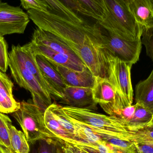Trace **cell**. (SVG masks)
Here are the masks:
<instances>
[{"label": "cell", "instance_id": "1", "mask_svg": "<svg viewBox=\"0 0 153 153\" xmlns=\"http://www.w3.org/2000/svg\"><path fill=\"white\" fill-rule=\"evenodd\" d=\"M48 12L27 10L39 28L49 31L66 43L95 77L108 80L109 58L107 35L97 23L84 20L62 2L45 0Z\"/></svg>", "mask_w": 153, "mask_h": 153}, {"label": "cell", "instance_id": "2", "mask_svg": "<svg viewBox=\"0 0 153 153\" xmlns=\"http://www.w3.org/2000/svg\"><path fill=\"white\" fill-rule=\"evenodd\" d=\"M106 16L99 24L107 31L128 40L141 37L143 27L131 13L127 0H103Z\"/></svg>", "mask_w": 153, "mask_h": 153}, {"label": "cell", "instance_id": "3", "mask_svg": "<svg viewBox=\"0 0 153 153\" xmlns=\"http://www.w3.org/2000/svg\"><path fill=\"white\" fill-rule=\"evenodd\" d=\"M65 113L69 117L89 127L126 136L132 139L135 143L141 140L138 131L128 130L120 119L115 116H107L84 109L62 107Z\"/></svg>", "mask_w": 153, "mask_h": 153}, {"label": "cell", "instance_id": "4", "mask_svg": "<svg viewBox=\"0 0 153 153\" xmlns=\"http://www.w3.org/2000/svg\"><path fill=\"white\" fill-rule=\"evenodd\" d=\"M45 112L35 105L32 100H29L20 102L19 108L12 113L29 144L43 139L59 140L46 127L44 120Z\"/></svg>", "mask_w": 153, "mask_h": 153}, {"label": "cell", "instance_id": "5", "mask_svg": "<svg viewBox=\"0 0 153 153\" xmlns=\"http://www.w3.org/2000/svg\"><path fill=\"white\" fill-rule=\"evenodd\" d=\"M9 66L13 78L22 88L31 93L32 101L42 110L52 105L51 96L44 90L13 50L9 54Z\"/></svg>", "mask_w": 153, "mask_h": 153}, {"label": "cell", "instance_id": "6", "mask_svg": "<svg viewBox=\"0 0 153 153\" xmlns=\"http://www.w3.org/2000/svg\"><path fill=\"white\" fill-rule=\"evenodd\" d=\"M79 141L101 145L110 153H137L135 144L125 136L79 124L76 128Z\"/></svg>", "mask_w": 153, "mask_h": 153}, {"label": "cell", "instance_id": "7", "mask_svg": "<svg viewBox=\"0 0 153 153\" xmlns=\"http://www.w3.org/2000/svg\"><path fill=\"white\" fill-rule=\"evenodd\" d=\"M133 65L121 61L111 55L109 58L108 80L129 105H133L134 91L131 78Z\"/></svg>", "mask_w": 153, "mask_h": 153}, {"label": "cell", "instance_id": "8", "mask_svg": "<svg viewBox=\"0 0 153 153\" xmlns=\"http://www.w3.org/2000/svg\"><path fill=\"white\" fill-rule=\"evenodd\" d=\"M29 21L28 15L21 8L0 1V36L23 34Z\"/></svg>", "mask_w": 153, "mask_h": 153}, {"label": "cell", "instance_id": "9", "mask_svg": "<svg viewBox=\"0 0 153 153\" xmlns=\"http://www.w3.org/2000/svg\"><path fill=\"white\" fill-rule=\"evenodd\" d=\"M107 38L108 48L112 55L132 65L137 63L142 50L141 37L136 40H126L108 31Z\"/></svg>", "mask_w": 153, "mask_h": 153}, {"label": "cell", "instance_id": "10", "mask_svg": "<svg viewBox=\"0 0 153 153\" xmlns=\"http://www.w3.org/2000/svg\"><path fill=\"white\" fill-rule=\"evenodd\" d=\"M118 92L108 79L96 77L92 88L94 100L104 111L112 116Z\"/></svg>", "mask_w": 153, "mask_h": 153}, {"label": "cell", "instance_id": "11", "mask_svg": "<svg viewBox=\"0 0 153 153\" xmlns=\"http://www.w3.org/2000/svg\"><path fill=\"white\" fill-rule=\"evenodd\" d=\"M64 97L60 103L66 106L94 110L97 104L93 98L92 89L67 86L64 91Z\"/></svg>", "mask_w": 153, "mask_h": 153}, {"label": "cell", "instance_id": "12", "mask_svg": "<svg viewBox=\"0 0 153 153\" xmlns=\"http://www.w3.org/2000/svg\"><path fill=\"white\" fill-rule=\"evenodd\" d=\"M34 55L42 75L52 91L51 96L60 100L62 99L64 97V91L67 86L61 75L51 63L43 56L39 54Z\"/></svg>", "mask_w": 153, "mask_h": 153}, {"label": "cell", "instance_id": "13", "mask_svg": "<svg viewBox=\"0 0 153 153\" xmlns=\"http://www.w3.org/2000/svg\"><path fill=\"white\" fill-rule=\"evenodd\" d=\"M31 42L45 46L56 52L65 55L76 62L83 63L66 43L49 31L38 28L33 32Z\"/></svg>", "mask_w": 153, "mask_h": 153}, {"label": "cell", "instance_id": "14", "mask_svg": "<svg viewBox=\"0 0 153 153\" xmlns=\"http://www.w3.org/2000/svg\"><path fill=\"white\" fill-rule=\"evenodd\" d=\"M51 63L61 75L66 86L93 88L96 77L87 67L82 72H78L62 65Z\"/></svg>", "mask_w": 153, "mask_h": 153}, {"label": "cell", "instance_id": "15", "mask_svg": "<svg viewBox=\"0 0 153 153\" xmlns=\"http://www.w3.org/2000/svg\"><path fill=\"white\" fill-rule=\"evenodd\" d=\"M28 44L34 55L43 56L51 63L62 65L78 72H82L87 68L83 63L74 61L67 56L56 52L45 46L37 45L31 41Z\"/></svg>", "mask_w": 153, "mask_h": 153}, {"label": "cell", "instance_id": "16", "mask_svg": "<svg viewBox=\"0 0 153 153\" xmlns=\"http://www.w3.org/2000/svg\"><path fill=\"white\" fill-rule=\"evenodd\" d=\"M62 2L74 11L91 17L98 23L106 16L103 0H65Z\"/></svg>", "mask_w": 153, "mask_h": 153}, {"label": "cell", "instance_id": "17", "mask_svg": "<svg viewBox=\"0 0 153 153\" xmlns=\"http://www.w3.org/2000/svg\"><path fill=\"white\" fill-rule=\"evenodd\" d=\"M135 19L143 28L153 27V0H127Z\"/></svg>", "mask_w": 153, "mask_h": 153}, {"label": "cell", "instance_id": "18", "mask_svg": "<svg viewBox=\"0 0 153 153\" xmlns=\"http://www.w3.org/2000/svg\"><path fill=\"white\" fill-rule=\"evenodd\" d=\"M136 103L153 112V69L148 78L136 85Z\"/></svg>", "mask_w": 153, "mask_h": 153}, {"label": "cell", "instance_id": "19", "mask_svg": "<svg viewBox=\"0 0 153 153\" xmlns=\"http://www.w3.org/2000/svg\"><path fill=\"white\" fill-rule=\"evenodd\" d=\"M44 120L48 129L64 145L71 144L76 140L75 136L68 133L57 122L49 107L45 111Z\"/></svg>", "mask_w": 153, "mask_h": 153}, {"label": "cell", "instance_id": "20", "mask_svg": "<svg viewBox=\"0 0 153 153\" xmlns=\"http://www.w3.org/2000/svg\"><path fill=\"white\" fill-rule=\"evenodd\" d=\"M29 153H65V146L59 140L54 139H43L29 144Z\"/></svg>", "mask_w": 153, "mask_h": 153}, {"label": "cell", "instance_id": "21", "mask_svg": "<svg viewBox=\"0 0 153 153\" xmlns=\"http://www.w3.org/2000/svg\"><path fill=\"white\" fill-rule=\"evenodd\" d=\"M136 104V108L134 116L127 125L128 130L133 132L146 128L151 121L153 114V112Z\"/></svg>", "mask_w": 153, "mask_h": 153}, {"label": "cell", "instance_id": "22", "mask_svg": "<svg viewBox=\"0 0 153 153\" xmlns=\"http://www.w3.org/2000/svg\"><path fill=\"white\" fill-rule=\"evenodd\" d=\"M10 141L15 153H29L30 146L23 132L18 130L14 126L10 128Z\"/></svg>", "mask_w": 153, "mask_h": 153}, {"label": "cell", "instance_id": "23", "mask_svg": "<svg viewBox=\"0 0 153 153\" xmlns=\"http://www.w3.org/2000/svg\"><path fill=\"white\" fill-rule=\"evenodd\" d=\"M49 107L59 124L68 133L75 136L74 126L63 110L62 106L56 103H53Z\"/></svg>", "mask_w": 153, "mask_h": 153}, {"label": "cell", "instance_id": "24", "mask_svg": "<svg viewBox=\"0 0 153 153\" xmlns=\"http://www.w3.org/2000/svg\"><path fill=\"white\" fill-rule=\"evenodd\" d=\"M12 125L10 119L0 112V145L13 150L10 141V128Z\"/></svg>", "mask_w": 153, "mask_h": 153}, {"label": "cell", "instance_id": "25", "mask_svg": "<svg viewBox=\"0 0 153 153\" xmlns=\"http://www.w3.org/2000/svg\"><path fill=\"white\" fill-rule=\"evenodd\" d=\"M71 145L86 153H110L107 148L101 145L92 143L74 141Z\"/></svg>", "mask_w": 153, "mask_h": 153}, {"label": "cell", "instance_id": "26", "mask_svg": "<svg viewBox=\"0 0 153 153\" xmlns=\"http://www.w3.org/2000/svg\"><path fill=\"white\" fill-rule=\"evenodd\" d=\"M141 42L145 46L147 56L153 63V27L143 28Z\"/></svg>", "mask_w": 153, "mask_h": 153}, {"label": "cell", "instance_id": "27", "mask_svg": "<svg viewBox=\"0 0 153 153\" xmlns=\"http://www.w3.org/2000/svg\"><path fill=\"white\" fill-rule=\"evenodd\" d=\"M20 102L14 99L7 98L0 93V112L3 114H12L19 108Z\"/></svg>", "mask_w": 153, "mask_h": 153}, {"label": "cell", "instance_id": "28", "mask_svg": "<svg viewBox=\"0 0 153 153\" xmlns=\"http://www.w3.org/2000/svg\"><path fill=\"white\" fill-rule=\"evenodd\" d=\"M13 84L10 78L0 71V93L7 98L14 99L13 95Z\"/></svg>", "mask_w": 153, "mask_h": 153}, {"label": "cell", "instance_id": "29", "mask_svg": "<svg viewBox=\"0 0 153 153\" xmlns=\"http://www.w3.org/2000/svg\"><path fill=\"white\" fill-rule=\"evenodd\" d=\"M8 46L3 37L0 36V71L5 72L9 66Z\"/></svg>", "mask_w": 153, "mask_h": 153}, {"label": "cell", "instance_id": "30", "mask_svg": "<svg viewBox=\"0 0 153 153\" xmlns=\"http://www.w3.org/2000/svg\"><path fill=\"white\" fill-rule=\"evenodd\" d=\"M22 6L26 10H34L40 11L48 12V7L45 0H22L21 1Z\"/></svg>", "mask_w": 153, "mask_h": 153}, {"label": "cell", "instance_id": "31", "mask_svg": "<svg viewBox=\"0 0 153 153\" xmlns=\"http://www.w3.org/2000/svg\"><path fill=\"white\" fill-rule=\"evenodd\" d=\"M136 107V103L134 105L128 106L120 110L115 116L118 118L122 123L127 127L128 123L132 119L134 116Z\"/></svg>", "mask_w": 153, "mask_h": 153}, {"label": "cell", "instance_id": "32", "mask_svg": "<svg viewBox=\"0 0 153 153\" xmlns=\"http://www.w3.org/2000/svg\"><path fill=\"white\" fill-rule=\"evenodd\" d=\"M135 145L137 153H153V143L135 144Z\"/></svg>", "mask_w": 153, "mask_h": 153}, {"label": "cell", "instance_id": "33", "mask_svg": "<svg viewBox=\"0 0 153 153\" xmlns=\"http://www.w3.org/2000/svg\"><path fill=\"white\" fill-rule=\"evenodd\" d=\"M65 148L72 153H86L84 152L83 151H82L80 149H78L71 145H67L65 146Z\"/></svg>", "mask_w": 153, "mask_h": 153}, {"label": "cell", "instance_id": "34", "mask_svg": "<svg viewBox=\"0 0 153 153\" xmlns=\"http://www.w3.org/2000/svg\"><path fill=\"white\" fill-rule=\"evenodd\" d=\"M0 153H15L12 150L0 145Z\"/></svg>", "mask_w": 153, "mask_h": 153}, {"label": "cell", "instance_id": "35", "mask_svg": "<svg viewBox=\"0 0 153 153\" xmlns=\"http://www.w3.org/2000/svg\"><path fill=\"white\" fill-rule=\"evenodd\" d=\"M145 128L146 130H147V133H148L149 136L151 137V138H152V140L153 141V130L149 129V128Z\"/></svg>", "mask_w": 153, "mask_h": 153}, {"label": "cell", "instance_id": "36", "mask_svg": "<svg viewBox=\"0 0 153 153\" xmlns=\"http://www.w3.org/2000/svg\"><path fill=\"white\" fill-rule=\"evenodd\" d=\"M146 128H149V129H152L153 130V114L152 116V119H151V121L149 122V124L147 125V126Z\"/></svg>", "mask_w": 153, "mask_h": 153}, {"label": "cell", "instance_id": "37", "mask_svg": "<svg viewBox=\"0 0 153 153\" xmlns=\"http://www.w3.org/2000/svg\"><path fill=\"white\" fill-rule=\"evenodd\" d=\"M65 153H71V152H69V151H68V150H67V149H66V148H65Z\"/></svg>", "mask_w": 153, "mask_h": 153}, {"label": "cell", "instance_id": "38", "mask_svg": "<svg viewBox=\"0 0 153 153\" xmlns=\"http://www.w3.org/2000/svg\"></svg>", "mask_w": 153, "mask_h": 153}]
</instances>
